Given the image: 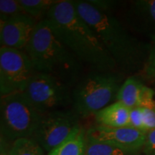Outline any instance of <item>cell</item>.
<instances>
[{
	"label": "cell",
	"mask_w": 155,
	"mask_h": 155,
	"mask_svg": "<svg viewBox=\"0 0 155 155\" xmlns=\"http://www.w3.org/2000/svg\"><path fill=\"white\" fill-rule=\"evenodd\" d=\"M27 15L19 0L0 1V22H5L17 15Z\"/></svg>",
	"instance_id": "ac0fdd59"
},
{
	"label": "cell",
	"mask_w": 155,
	"mask_h": 155,
	"mask_svg": "<svg viewBox=\"0 0 155 155\" xmlns=\"http://www.w3.org/2000/svg\"><path fill=\"white\" fill-rule=\"evenodd\" d=\"M123 75L119 71H90L72 88V108L81 118L95 115L117 98Z\"/></svg>",
	"instance_id": "277c9868"
},
{
	"label": "cell",
	"mask_w": 155,
	"mask_h": 155,
	"mask_svg": "<svg viewBox=\"0 0 155 155\" xmlns=\"http://www.w3.org/2000/svg\"><path fill=\"white\" fill-rule=\"evenodd\" d=\"M73 3L113 58L119 71H129L140 63L141 44L115 15L100 10L88 0H73Z\"/></svg>",
	"instance_id": "3957f363"
},
{
	"label": "cell",
	"mask_w": 155,
	"mask_h": 155,
	"mask_svg": "<svg viewBox=\"0 0 155 155\" xmlns=\"http://www.w3.org/2000/svg\"><path fill=\"white\" fill-rule=\"evenodd\" d=\"M143 150L146 155H155V129L147 134Z\"/></svg>",
	"instance_id": "7402d4cb"
},
{
	"label": "cell",
	"mask_w": 155,
	"mask_h": 155,
	"mask_svg": "<svg viewBox=\"0 0 155 155\" xmlns=\"http://www.w3.org/2000/svg\"><path fill=\"white\" fill-rule=\"evenodd\" d=\"M131 108L121 102L114 101L95 114L98 125L108 127H129Z\"/></svg>",
	"instance_id": "4fadbf2b"
},
{
	"label": "cell",
	"mask_w": 155,
	"mask_h": 155,
	"mask_svg": "<svg viewBox=\"0 0 155 155\" xmlns=\"http://www.w3.org/2000/svg\"><path fill=\"white\" fill-rule=\"evenodd\" d=\"M154 45L151 50L147 63L145 66V73L149 77L155 80V40H154Z\"/></svg>",
	"instance_id": "603a6c76"
},
{
	"label": "cell",
	"mask_w": 155,
	"mask_h": 155,
	"mask_svg": "<svg viewBox=\"0 0 155 155\" xmlns=\"http://www.w3.org/2000/svg\"><path fill=\"white\" fill-rule=\"evenodd\" d=\"M27 15L40 21L45 19L48 12L58 0H19Z\"/></svg>",
	"instance_id": "9a60e30c"
},
{
	"label": "cell",
	"mask_w": 155,
	"mask_h": 155,
	"mask_svg": "<svg viewBox=\"0 0 155 155\" xmlns=\"http://www.w3.org/2000/svg\"><path fill=\"white\" fill-rule=\"evenodd\" d=\"M128 25L139 33L155 40V0H139L131 3L126 13Z\"/></svg>",
	"instance_id": "8fae6325"
},
{
	"label": "cell",
	"mask_w": 155,
	"mask_h": 155,
	"mask_svg": "<svg viewBox=\"0 0 155 155\" xmlns=\"http://www.w3.org/2000/svg\"><path fill=\"white\" fill-rule=\"evenodd\" d=\"M80 119L73 108L45 114L32 139L49 153L81 127Z\"/></svg>",
	"instance_id": "52a82bcc"
},
{
	"label": "cell",
	"mask_w": 155,
	"mask_h": 155,
	"mask_svg": "<svg viewBox=\"0 0 155 155\" xmlns=\"http://www.w3.org/2000/svg\"><path fill=\"white\" fill-rule=\"evenodd\" d=\"M44 150L32 138H22L10 144L11 155H45Z\"/></svg>",
	"instance_id": "2e32d148"
},
{
	"label": "cell",
	"mask_w": 155,
	"mask_h": 155,
	"mask_svg": "<svg viewBox=\"0 0 155 155\" xmlns=\"http://www.w3.org/2000/svg\"><path fill=\"white\" fill-rule=\"evenodd\" d=\"M129 127L144 130V116H143L142 108H131L130 119H129ZM145 132V131H144Z\"/></svg>",
	"instance_id": "d6986e66"
},
{
	"label": "cell",
	"mask_w": 155,
	"mask_h": 155,
	"mask_svg": "<svg viewBox=\"0 0 155 155\" xmlns=\"http://www.w3.org/2000/svg\"><path fill=\"white\" fill-rule=\"evenodd\" d=\"M42 115L22 92L1 96V139L11 144L19 139L32 138Z\"/></svg>",
	"instance_id": "5b68a950"
},
{
	"label": "cell",
	"mask_w": 155,
	"mask_h": 155,
	"mask_svg": "<svg viewBox=\"0 0 155 155\" xmlns=\"http://www.w3.org/2000/svg\"><path fill=\"white\" fill-rule=\"evenodd\" d=\"M116 101L129 108H155V91L134 78H129L121 85Z\"/></svg>",
	"instance_id": "7c38bea8"
},
{
	"label": "cell",
	"mask_w": 155,
	"mask_h": 155,
	"mask_svg": "<svg viewBox=\"0 0 155 155\" xmlns=\"http://www.w3.org/2000/svg\"><path fill=\"white\" fill-rule=\"evenodd\" d=\"M86 133L81 127L68 139L48 153V155H86Z\"/></svg>",
	"instance_id": "5bb4252c"
},
{
	"label": "cell",
	"mask_w": 155,
	"mask_h": 155,
	"mask_svg": "<svg viewBox=\"0 0 155 155\" xmlns=\"http://www.w3.org/2000/svg\"><path fill=\"white\" fill-rule=\"evenodd\" d=\"M88 1L100 10L112 14H114V11L119 5V2L113 1V0H88Z\"/></svg>",
	"instance_id": "ffe728a7"
},
{
	"label": "cell",
	"mask_w": 155,
	"mask_h": 155,
	"mask_svg": "<svg viewBox=\"0 0 155 155\" xmlns=\"http://www.w3.org/2000/svg\"><path fill=\"white\" fill-rule=\"evenodd\" d=\"M147 134L130 127L115 128L98 124L90 128L86 136L88 141L113 145L136 152L144 147Z\"/></svg>",
	"instance_id": "9c48e42d"
},
{
	"label": "cell",
	"mask_w": 155,
	"mask_h": 155,
	"mask_svg": "<svg viewBox=\"0 0 155 155\" xmlns=\"http://www.w3.org/2000/svg\"><path fill=\"white\" fill-rule=\"evenodd\" d=\"M35 73L32 61L25 50L0 48L1 96L24 91Z\"/></svg>",
	"instance_id": "ba28073f"
},
{
	"label": "cell",
	"mask_w": 155,
	"mask_h": 155,
	"mask_svg": "<svg viewBox=\"0 0 155 155\" xmlns=\"http://www.w3.org/2000/svg\"><path fill=\"white\" fill-rule=\"evenodd\" d=\"M134 153L113 145L91 141L86 139V155H133Z\"/></svg>",
	"instance_id": "e0dca14e"
},
{
	"label": "cell",
	"mask_w": 155,
	"mask_h": 155,
	"mask_svg": "<svg viewBox=\"0 0 155 155\" xmlns=\"http://www.w3.org/2000/svg\"><path fill=\"white\" fill-rule=\"evenodd\" d=\"M144 116V130L146 133L155 129V108H142Z\"/></svg>",
	"instance_id": "44dd1931"
},
{
	"label": "cell",
	"mask_w": 155,
	"mask_h": 155,
	"mask_svg": "<svg viewBox=\"0 0 155 155\" xmlns=\"http://www.w3.org/2000/svg\"><path fill=\"white\" fill-rule=\"evenodd\" d=\"M45 19L58 38L90 71H119L113 58L78 12L72 0H58Z\"/></svg>",
	"instance_id": "6da1fadb"
},
{
	"label": "cell",
	"mask_w": 155,
	"mask_h": 155,
	"mask_svg": "<svg viewBox=\"0 0 155 155\" xmlns=\"http://www.w3.org/2000/svg\"><path fill=\"white\" fill-rule=\"evenodd\" d=\"M40 114L72 108V88L45 73L36 72L22 92Z\"/></svg>",
	"instance_id": "8992f818"
},
{
	"label": "cell",
	"mask_w": 155,
	"mask_h": 155,
	"mask_svg": "<svg viewBox=\"0 0 155 155\" xmlns=\"http://www.w3.org/2000/svg\"><path fill=\"white\" fill-rule=\"evenodd\" d=\"M39 22L28 15H17L5 22H1V47L25 50Z\"/></svg>",
	"instance_id": "30bf717a"
},
{
	"label": "cell",
	"mask_w": 155,
	"mask_h": 155,
	"mask_svg": "<svg viewBox=\"0 0 155 155\" xmlns=\"http://www.w3.org/2000/svg\"><path fill=\"white\" fill-rule=\"evenodd\" d=\"M25 51L36 72L55 77L71 88L83 75L84 65L58 38L47 19L37 25Z\"/></svg>",
	"instance_id": "7a4b0ae2"
},
{
	"label": "cell",
	"mask_w": 155,
	"mask_h": 155,
	"mask_svg": "<svg viewBox=\"0 0 155 155\" xmlns=\"http://www.w3.org/2000/svg\"><path fill=\"white\" fill-rule=\"evenodd\" d=\"M0 155H11L10 144L7 141L1 139V147H0Z\"/></svg>",
	"instance_id": "cb8c5ba5"
}]
</instances>
